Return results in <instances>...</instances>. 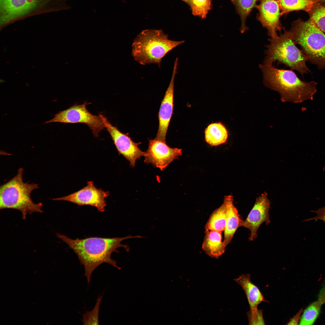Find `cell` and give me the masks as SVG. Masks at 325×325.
Returning a JSON list of instances; mask_svg holds the SVG:
<instances>
[{
  "mask_svg": "<svg viewBox=\"0 0 325 325\" xmlns=\"http://www.w3.org/2000/svg\"><path fill=\"white\" fill-rule=\"evenodd\" d=\"M189 5L193 15L204 19L211 8V0H191Z\"/></svg>",
  "mask_w": 325,
  "mask_h": 325,
  "instance_id": "24",
  "label": "cell"
},
{
  "mask_svg": "<svg viewBox=\"0 0 325 325\" xmlns=\"http://www.w3.org/2000/svg\"><path fill=\"white\" fill-rule=\"evenodd\" d=\"M318 298L323 304H325V283L319 293Z\"/></svg>",
  "mask_w": 325,
  "mask_h": 325,
  "instance_id": "29",
  "label": "cell"
},
{
  "mask_svg": "<svg viewBox=\"0 0 325 325\" xmlns=\"http://www.w3.org/2000/svg\"><path fill=\"white\" fill-rule=\"evenodd\" d=\"M234 280L244 290L250 309L258 308V305L262 302H268L265 299L259 288L252 282L250 274H242Z\"/></svg>",
  "mask_w": 325,
  "mask_h": 325,
  "instance_id": "16",
  "label": "cell"
},
{
  "mask_svg": "<svg viewBox=\"0 0 325 325\" xmlns=\"http://www.w3.org/2000/svg\"><path fill=\"white\" fill-rule=\"evenodd\" d=\"M228 135L227 129L221 122L211 123L205 131V141L208 144L212 146L225 143L227 140Z\"/></svg>",
  "mask_w": 325,
  "mask_h": 325,
  "instance_id": "19",
  "label": "cell"
},
{
  "mask_svg": "<svg viewBox=\"0 0 325 325\" xmlns=\"http://www.w3.org/2000/svg\"><path fill=\"white\" fill-rule=\"evenodd\" d=\"M57 237L66 243L77 255L81 264L83 265L84 276L87 278L88 284L90 283L91 274L94 270L101 264L106 263L120 270L116 262L111 257L113 252L119 253L117 249L123 247L129 252L130 248L121 242L126 239L134 238H143L139 235H130L124 237L111 238L91 237L84 239H71L66 235L57 233Z\"/></svg>",
  "mask_w": 325,
  "mask_h": 325,
  "instance_id": "1",
  "label": "cell"
},
{
  "mask_svg": "<svg viewBox=\"0 0 325 325\" xmlns=\"http://www.w3.org/2000/svg\"><path fill=\"white\" fill-rule=\"evenodd\" d=\"M226 196L228 201V212L223 242L226 247L231 242L238 228L242 226L243 221L234 204L233 196Z\"/></svg>",
  "mask_w": 325,
  "mask_h": 325,
  "instance_id": "15",
  "label": "cell"
},
{
  "mask_svg": "<svg viewBox=\"0 0 325 325\" xmlns=\"http://www.w3.org/2000/svg\"><path fill=\"white\" fill-rule=\"evenodd\" d=\"M323 304L318 299L309 305L304 311L301 317L300 325H313L319 316Z\"/></svg>",
  "mask_w": 325,
  "mask_h": 325,
  "instance_id": "22",
  "label": "cell"
},
{
  "mask_svg": "<svg viewBox=\"0 0 325 325\" xmlns=\"http://www.w3.org/2000/svg\"><path fill=\"white\" fill-rule=\"evenodd\" d=\"M190 5L191 0H181Z\"/></svg>",
  "mask_w": 325,
  "mask_h": 325,
  "instance_id": "30",
  "label": "cell"
},
{
  "mask_svg": "<svg viewBox=\"0 0 325 325\" xmlns=\"http://www.w3.org/2000/svg\"><path fill=\"white\" fill-rule=\"evenodd\" d=\"M178 61L177 58L175 61L172 77L162 101L158 113L159 124L155 138L165 142L168 127L173 113L174 80L177 73Z\"/></svg>",
  "mask_w": 325,
  "mask_h": 325,
  "instance_id": "12",
  "label": "cell"
},
{
  "mask_svg": "<svg viewBox=\"0 0 325 325\" xmlns=\"http://www.w3.org/2000/svg\"><path fill=\"white\" fill-rule=\"evenodd\" d=\"M228 201L226 196L222 204L211 214L205 226V230L224 231L227 215Z\"/></svg>",
  "mask_w": 325,
  "mask_h": 325,
  "instance_id": "18",
  "label": "cell"
},
{
  "mask_svg": "<svg viewBox=\"0 0 325 325\" xmlns=\"http://www.w3.org/2000/svg\"><path fill=\"white\" fill-rule=\"evenodd\" d=\"M263 311L258 308L250 309L247 313L249 322L250 325H264L265 322L263 318Z\"/></svg>",
  "mask_w": 325,
  "mask_h": 325,
  "instance_id": "26",
  "label": "cell"
},
{
  "mask_svg": "<svg viewBox=\"0 0 325 325\" xmlns=\"http://www.w3.org/2000/svg\"><path fill=\"white\" fill-rule=\"evenodd\" d=\"M182 154L181 149L171 148L166 142L155 138L149 140L148 149L144 155V161L163 171Z\"/></svg>",
  "mask_w": 325,
  "mask_h": 325,
  "instance_id": "9",
  "label": "cell"
},
{
  "mask_svg": "<svg viewBox=\"0 0 325 325\" xmlns=\"http://www.w3.org/2000/svg\"><path fill=\"white\" fill-rule=\"evenodd\" d=\"M270 204L267 193H262L257 198L253 208L243 221L242 226L248 229L250 231L249 241H252L257 237V230L261 224L264 223L268 224L270 223Z\"/></svg>",
  "mask_w": 325,
  "mask_h": 325,
  "instance_id": "13",
  "label": "cell"
},
{
  "mask_svg": "<svg viewBox=\"0 0 325 325\" xmlns=\"http://www.w3.org/2000/svg\"><path fill=\"white\" fill-rule=\"evenodd\" d=\"M222 233L205 230L202 249L212 258H218L225 252L226 247L222 241Z\"/></svg>",
  "mask_w": 325,
  "mask_h": 325,
  "instance_id": "17",
  "label": "cell"
},
{
  "mask_svg": "<svg viewBox=\"0 0 325 325\" xmlns=\"http://www.w3.org/2000/svg\"><path fill=\"white\" fill-rule=\"evenodd\" d=\"M258 0H231L235 5L241 20L240 31L243 33L248 29L246 24V20L252 8L255 7Z\"/></svg>",
  "mask_w": 325,
  "mask_h": 325,
  "instance_id": "21",
  "label": "cell"
},
{
  "mask_svg": "<svg viewBox=\"0 0 325 325\" xmlns=\"http://www.w3.org/2000/svg\"><path fill=\"white\" fill-rule=\"evenodd\" d=\"M322 0H277L281 16L295 11L303 10L309 12L314 6Z\"/></svg>",
  "mask_w": 325,
  "mask_h": 325,
  "instance_id": "20",
  "label": "cell"
},
{
  "mask_svg": "<svg viewBox=\"0 0 325 325\" xmlns=\"http://www.w3.org/2000/svg\"><path fill=\"white\" fill-rule=\"evenodd\" d=\"M311 212L315 213L316 214V215L314 217L306 219L304 221H308L312 220L316 221L318 220H320L325 223V206L319 208L316 210H311Z\"/></svg>",
  "mask_w": 325,
  "mask_h": 325,
  "instance_id": "27",
  "label": "cell"
},
{
  "mask_svg": "<svg viewBox=\"0 0 325 325\" xmlns=\"http://www.w3.org/2000/svg\"><path fill=\"white\" fill-rule=\"evenodd\" d=\"M290 32L296 44L299 45L308 61L319 69L325 67V34L310 19H299L292 24Z\"/></svg>",
  "mask_w": 325,
  "mask_h": 325,
  "instance_id": "6",
  "label": "cell"
},
{
  "mask_svg": "<svg viewBox=\"0 0 325 325\" xmlns=\"http://www.w3.org/2000/svg\"><path fill=\"white\" fill-rule=\"evenodd\" d=\"M91 103L85 101L82 104H76L68 108L60 111L54 115V117L44 124L52 122L64 123H81L86 124L96 137L105 126L99 115L93 114L88 110L86 106Z\"/></svg>",
  "mask_w": 325,
  "mask_h": 325,
  "instance_id": "7",
  "label": "cell"
},
{
  "mask_svg": "<svg viewBox=\"0 0 325 325\" xmlns=\"http://www.w3.org/2000/svg\"><path fill=\"white\" fill-rule=\"evenodd\" d=\"M109 195V192L98 188L93 181H89L86 186L78 191L52 200L67 201L78 206H90L96 208L98 211L103 212L107 206L105 198Z\"/></svg>",
  "mask_w": 325,
  "mask_h": 325,
  "instance_id": "10",
  "label": "cell"
},
{
  "mask_svg": "<svg viewBox=\"0 0 325 325\" xmlns=\"http://www.w3.org/2000/svg\"><path fill=\"white\" fill-rule=\"evenodd\" d=\"M308 13L310 16V19L325 33V5L318 3Z\"/></svg>",
  "mask_w": 325,
  "mask_h": 325,
  "instance_id": "23",
  "label": "cell"
},
{
  "mask_svg": "<svg viewBox=\"0 0 325 325\" xmlns=\"http://www.w3.org/2000/svg\"><path fill=\"white\" fill-rule=\"evenodd\" d=\"M264 85L277 92L282 102L301 103L312 100L317 91V83L314 81L301 80L293 70L280 69L273 65L260 64Z\"/></svg>",
  "mask_w": 325,
  "mask_h": 325,
  "instance_id": "2",
  "label": "cell"
},
{
  "mask_svg": "<svg viewBox=\"0 0 325 325\" xmlns=\"http://www.w3.org/2000/svg\"><path fill=\"white\" fill-rule=\"evenodd\" d=\"M99 115L119 154L123 156L129 162L131 167H134L136 160L144 156L145 153L138 147L141 143L135 142L127 133L125 134L120 131L102 114Z\"/></svg>",
  "mask_w": 325,
  "mask_h": 325,
  "instance_id": "8",
  "label": "cell"
},
{
  "mask_svg": "<svg viewBox=\"0 0 325 325\" xmlns=\"http://www.w3.org/2000/svg\"><path fill=\"white\" fill-rule=\"evenodd\" d=\"M303 311V308H301L293 317L291 318L287 324L288 325H297L298 324L300 319L301 314Z\"/></svg>",
  "mask_w": 325,
  "mask_h": 325,
  "instance_id": "28",
  "label": "cell"
},
{
  "mask_svg": "<svg viewBox=\"0 0 325 325\" xmlns=\"http://www.w3.org/2000/svg\"><path fill=\"white\" fill-rule=\"evenodd\" d=\"M23 169L17 170V175L0 187V209H10L20 211L25 220L28 214L35 212L42 213V203H35L30 197L32 192L38 188V184L24 182Z\"/></svg>",
  "mask_w": 325,
  "mask_h": 325,
  "instance_id": "4",
  "label": "cell"
},
{
  "mask_svg": "<svg viewBox=\"0 0 325 325\" xmlns=\"http://www.w3.org/2000/svg\"><path fill=\"white\" fill-rule=\"evenodd\" d=\"M284 30L280 36L268 39L270 44L265 46L263 64L272 65L277 62V65L283 64L303 76L310 72L306 64L307 58L296 46L289 31Z\"/></svg>",
  "mask_w": 325,
  "mask_h": 325,
  "instance_id": "5",
  "label": "cell"
},
{
  "mask_svg": "<svg viewBox=\"0 0 325 325\" xmlns=\"http://www.w3.org/2000/svg\"><path fill=\"white\" fill-rule=\"evenodd\" d=\"M184 41L170 39L161 29H146L134 39L132 55L137 62L142 65L155 64L159 67L162 58L169 51Z\"/></svg>",
  "mask_w": 325,
  "mask_h": 325,
  "instance_id": "3",
  "label": "cell"
},
{
  "mask_svg": "<svg viewBox=\"0 0 325 325\" xmlns=\"http://www.w3.org/2000/svg\"><path fill=\"white\" fill-rule=\"evenodd\" d=\"M102 296L98 297L96 304L93 309L88 311L82 315V322L84 325H98L99 323V312L100 305Z\"/></svg>",
  "mask_w": 325,
  "mask_h": 325,
  "instance_id": "25",
  "label": "cell"
},
{
  "mask_svg": "<svg viewBox=\"0 0 325 325\" xmlns=\"http://www.w3.org/2000/svg\"><path fill=\"white\" fill-rule=\"evenodd\" d=\"M255 7L259 11L257 19L267 29L268 35L270 38L277 37V32H280L283 28L280 20L281 12L277 0H261L260 4Z\"/></svg>",
  "mask_w": 325,
  "mask_h": 325,
  "instance_id": "11",
  "label": "cell"
},
{
  "mask_svg": "<svg viewBox=\"0 0 325 325\" xmlns=\"http://www.w3.org/2000/svg\"><path fill=\"white\" fill-rule=\"evenodd\" d=\"M41 0H0V24L3 26L25 16L37 7Z\"/></svg>",
  "mask_w": 325,
  "mask_h": 325,
  "instance_id": "14",
  "label": "cell"
}]
</instances>
